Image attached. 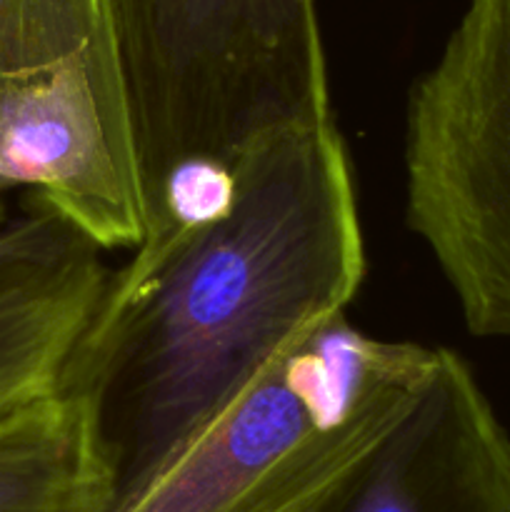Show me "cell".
I'll return each mask as SVG.
<instances>
[{
  "label": "cell",
  "mask_w": 510,
  "mask_h": 512,
  "mask_svg": "<svg viewBox=\"0 0 510 512\" xmlns=\"http://www.w3.org/2000/svg\"><path fill=\"white\" fill-rule=\"evenodd\" d=\"M5 218V210H3V203H0V220Z\"/></svg>",
  "instance_id": "cell-8"
},
{
  "label": "cell",
  "mask_w": 510,
  "mask_h": 512,
  "mask_svg": "<svg viewBox=\"0 0 510 512\" xmlns=\"http://www.w3.org/2000/svg\"><path fill=\"white\" fill-rule=\"evenodd\" d=\"M328 512H510V435L458 353L440 348L420 398Z\"/></svg>",
  "instance_id": "cell-6"
},
{
  "label": "cell",
  "mask_w": 510,
  "mask_h": 512,
  "mask_svg": "<svg viewBox=\"0 0 510 512\" xmlns=\"http://www.w3.org/2000/svg\"><path fill=\"white\" fill-rule=\"evenodd\" d=\"M118 480L83 393H60L0 423V512H108Z\"/></svg>",
  "instance_id": "cell-7"
},
{
  "label": "cell",
  "mask_w": 510,
  "mask_h": 512,
  "mask_svg": "<svg viewBox=\"0 0 510 512\" xmlns=\"http://www.w3.org/2000/svg\"><path fill=\"white\" fill-rule=\"evenodd\" d=\"M405 218L465 328L510 340V0H468L405 113Z\"/></svg>",
  "instance_id": "cell-4"
},
{
  "label": "cell",
  "mask_w": 510,
  "mask_h": 512,
  "mask_svg": "<svg viewBox=\"0 0 510 512\" xmlns=\"http://www.w3.org/2000/svg\"><path fill=\"white\" fill-rule=\"evenodd\" d=\"M0 220V423L60 393L113 270L53 205Z\"/></svg>",
  "instance_id": "cell-5"
},
{
  "label": "cell",
  "mask_w": 510,
  "mask_h": 512,
  "mask_svg": "<svg viewBox=\"0 0 510 512\" xmlns=\"http://www.w3.org/2000/svg\"><path fill=\"white\" fill-rule=\"evenodd\" d=\"M145 210L198 165L333 120L315 0H113Z\"/></svg>",
  "instance_id": "cell-3"
},
{
  "label": "cell",
  "mask_w": 510,
  "mask_h": 512,
  "mask_svg": "<svg viewBox=\"0 0 510 512\" xmlns=\"http://www.w3.org/2000/svg\"><path fill=\"white\" fill-rule=\"evenodd\" d=\"M363 278L335 118L255 145L225 210L140 245L110 275L63 380L93 405L115 500L178 458L275 355L345 315Z\"/></svg>",
  "instance_id": "cell-1"
},
{
  "label": "cell",
  "mask_w": 510,
  "mask_h": 512,
  "mask_svg": "<svg viewBox=\"0 0 510 512\" xmlns=\"http://www.w3.org/2000/svg\"><path fill=\"white\" fill-rule=\"evenodd\" d=\"M438 358L440 348L370 338L345 315L325 320L108 512H328L413 408Z\"/></svg>",
  "instance_id": "cell-2"
}]
</instances>
